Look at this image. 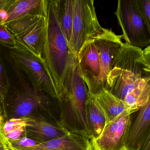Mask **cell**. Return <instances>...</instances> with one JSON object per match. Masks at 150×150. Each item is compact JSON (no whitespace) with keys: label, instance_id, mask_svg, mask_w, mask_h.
I'll use <instances>...</instances> for the list:
<instances>
[{"label":"cell","instance_id":"1","mask_svg":"<svg viewBox=\"0 0 150 150\" xmlns=\"http://www.w3.org/2000/svg\"><path fill=\"white\" fill-rule=\"evenodd\" d=\"M40 9L45 19L42 64L53 84L59 100L64 89L70 64L77 54L71 52L62 30L57 0H42Z\"/></svg>","mask_w":150,"mask_h":150},{"label":"cell","instance_id":"2","mask_svg":"<svg viewBox=\"0 0 150 150\" xmlns=\"http://www.w3.org/2000/svg\"><path fill=\"white\" fill-rule=\"evenodd\" d=\"M122 38L112 30L103 28L79 50L77 56L81 74L92 94L107 88V77L123 44Z\"/></svg>","mask_w":150,"mask_h":150},{"label":"cell","instance_id":"3","mask_svg":"<svg viewBox=\"0 0 150 150\" xmlns=\"http://www.w3.org/2000/svg\"><path fill=\"white\" fill-rule=\"evenodd\" d=\"M150 84V46L144 50L123 44L107 77L106 89L124 101L126 96Z\"/></svg>","mask_w":150,"mask_h":150},{"label":"cell","instance_id":"4","mask_svg":"<svg viewBox=\"0 0 150 150\" xmlns=\"http://www.w3.org/2000/svg\"><path fill=\"white\" fill-rule=\"evenodd\" d=\"M88 90L80 70L77 55L68 69L64 89L58 100L62 128L69 133L93 139L86 114Z\"/></svg>","mask_w":150,"mask_h":150},{"label":"cell","instance_id":"5","mask_svg":"<svg viewBox=\"0 0 150 150\" xmlns=\"http://www.w3.org/2000/svg\"><path fill=\"white\" fill-rule=\"evenodd\" d=\"M126 43L143 48L150 43V26L141 16L136 0H118L115 13Z\"/></svg>","mask_w":150,"mask_h":150},{"label":"cell","instance_id":"6","mask_svg":"<svg viewBox=\"0 0 150 150\" xmlns=\"http://www.w3.org/2000/svg\"><path fill=\"white\" fill-rule=\"evenodd\" d=\"M74 16L71 36L69 43L71 52L78 54L83 45L103 30L98 21L93 0H73Z\"/></svg>","mask_w":150,"mask_h":150},{"label":"cell","instance_id":"7","mask_svg":"<svg viewBox=\"0 0 150 150\" xmlns=\"http://www.w3.org/2000/svg\"><path fill=\"white\" fill-rule=\"evenodd\" d=\"M10 57L18 69L23 72L36 92L46 93L58 100L53 84L42 64L35 58L16 50H11Z\"/></svg>","mask_w":150,"mask_h":150},{"label":"cell","instance_id":"8","mask_svg":"<svg viewBox=\"0 0 150 150\" xmlns=\"http://www.w3.org/2000/svg\"><path fill=\"white\" fill-rule=\"evenodd\" d=\"M131 114L129 111L124 112L105 125L100 136L91 140L93 150H127Z\"/></svg>","mask_w":150,"mask_h":150},{"label":"cell","instance_id":"9","mask_svg":"<svg viewBox=\"0 0 150 150\" xmlns=\"http://www.w3.org/2000/svg\"><path fill=\"white\" fill-rule=\"evenodd\" d=\"M45 25V19L42 13V17L38 21L24 32L14 36L16 50L35 58L42 64Z\"/></svg>","mask_w":150,"mask_h":150},{"label":"cell","instance_id":"10","mask_svg":"<svg viewBox=\"0 0 150 150\" xmlns=\"http://www.w3.org/2000/svg\"><path fill=\"white\" fill-rule=\"evenodd\" d=\"M139 112L131 125L127 139V150H136L150 135V101L139 109Z\"/></svg>","mask_w":150,"mask_h":150},{"label":"cell","instance_id":"11","mask_svg":"<svg viewBox=\"0 0 150 150\" xmlns=\"http://www.w3.org/2000/svg\"><path fill=\"white\" fill-rule=\"evenodd\" d=\"M23 150H93L91 140L80 134L70 133Z\"/></svg>","mask_w":150,"mask_h":150},{"label":"cell","instance_id":"12","mask_svg":"<svg viewBox=\"0 0 150 150\" xmlns=\"http://www.w3.org/2000/svg\"><path fill=\"white\" fill-rule=\"evenodd\" d=\"M25 130L27 137L40 143L63 137L70 133L54 123L32 118Z\"/></svg>","mask_w":150,"mask_h":150},{"label":"cell","instance_id":"13","mask_svg":"<svg viewBox=\"0 0 150 150\" xmlns=\"http://www.w3.org/2000/svg\"><path fill=\"white\" fill-rule=\"evenodd\" d=\"M94 96L104 112L106 124L124 112L129 111L133 113L139 110L138 109L129 107L124 101L118 99L105 88Z\"/></svg>","mask_w":150,"mask_h":150},{"label":"cell","instance_id":"14","mask_svg":"<svg viewBox=\"0 0 150 150\" xmlns=\"http://www.w3.org/2000/svg\"><path fill=\"white\" fill-rule=\"evenodd\" d=\"M48 98L34 90H29L19 94L15 99L13 109L16 117H24L38 107L48 106Z\"/></svg>","mask_w":150,"mask_h":150},{"label":"cell","instance_id":"15","mask_svg":"<svg viewBox=\"0 0 150 150\" xmlns=\"http://www.w3.org/2000/svg\"><path fill=\"white\" fill-rule=\"evenodd\" d=\"M88 122L93 139L98 137L106 124L105 115L93 95L88 92L86 103Z\"/></svg>","mask_w":150,"mask_h":150},{"label":"cell","instance_id":"16","mask_svg":"<svg viewBox=\"0 0 150 150\" xmlns=\"http://www.w3.org/2000/svg\"><path fill=\"white\" fill-rule=\"evenodd\" d=\"M42 0H13L6 11L8 18L3 25L39 11Z\"/></svg>","mask_w":150,"mask_h":150},{"label":"cell","instance_id":"17","mask_svg":"<svg viewBox=\"0 0 150 150\" xmlns=\"http://www.w3.org/2000/svg\"><path fill=\"white\" fill-rule=\"evenodd\" d=\"M57 3L60 24L69 45L73 21V0H57Z\"/></svg>","mask_w":150,"mask_h":150},{"label":"cell","instance_id":"18","mask_svg":"<svg viewBox=\"0 0 150 150\" xmlns=\"http://www.w3.org/2000/svg\"><path fill=\"white\" fill-rule=\"evenodd\" d=\"M42 17L41 9L35 13L9 23L5 25L8 31L14 36L17 35L27 30Z\"/></svg>","mask_w":150,"mask_h":150},{"label":"cell","instance_id":"19","mask_svg":"<svg viewBox=\"0 0 150 150\" xmlns=\"http://www.w3.org/2000/svg\"><path fill=\"white\" fill-rule=\"evenodd\" d=\"M124 101L133 108L139 109L150 101V84L140 87L126 96Z\"/></svg>","mask_w":150,"mask_h":150},{"label":"cell","instance_id":"20","mask_svg":"<svg viewBox=\"0 0 150 150\" xmlns=\"http://www.w3.org/2000/svg\"><path fill=\"white\" fill-rule=\"evenodd\" d=\"M32 118L24 117L19 118H13L5 123L2 126V131L5 135L12 131L22 128H26Z\"/></svg>","mask_w":150,"mask_h":150},{"label":"cell","instance_id":"21","mask_svg":"<svg viewBox=\"0 0 150 150\" xmlns=\"http://www.w3.org/2000/svg\"><path fill=\"white\" fill-rule=\"evenodd\" d=\"M0 44L11 50L16 48L14 36L3 24H0Z\"/></svg>","mask_w":150,"mask_h":150},{"label":"cell","instance_id":"22","mask_svg":"<svg viewBox=\"0 0 150 150\" xmlns=\"http://www.w3.org/2000/svg\"><path fill=\"white\" fill-rule=\"evenodd\" d=\"M9 87V82L4 63L0 55V96L4 100Z\"/></svg>","mask_w":150,"mask_h":150},{"label":"cell","instance_id":"23","mask_svg":"<svg viewBox=\"0 0 150 150\" xmlns=\"http://www.w3.org/2000/svg\"><path fill=\"white\" fill-rule=\"evenodd\" d=\"M10 142L14 150H23L35 146L40 143L27 137H23L18 140L10 141Z\"/></svg>","mask_w":150,"mask_h":150},{"label":"cell","instance_id":"24","mask_svg":"<svg viewBox=\"0 0 150 150\" xmlns=\"http://www.w3.org/2000/svg\"><path fill=\"white\" fill-rule=\"evenodd\" d=\"M136 3L142 17L150 26V0H136Z\"/></svg>","mask_w":150,"mask_h":150},{"label":"cell","instance_id":"25","mask_svg":"<svg viewBox=\"0 0 150 150\" xmlns=\"http://www.w3.org/2000/svg\"><path fill=\"white\" fill-rule=\"evenodd\" d=\"M24 135L26 136L25 127L12 131L5 135V136L8 141L10 142L18 140L23 137H25L23 136Z\"/></svg>","mask_w":150,"mask_h":150},{"label":"cell","instance_id":"26","mask_svg":"<svg viewBox=\"0 0 150 150\" xmlns=\"http://www.w3.org/2000/svg\"><path fill=\"white\" fill-rule=\"evenodd\" d=\"M2 128L0 125V150H14L3 133Z\"/></svg>","mask_w":150,"mask_h":150},{"label":"cell","instance_id":"27","mask_svg":"<svg viewBox=\"0 0 150 150\" xmlns=\"http://www.w3.org/2000/svg\"><path fill=\"white\" fill-rule=\"evenodd\" d=\"M136 150H150V135L140 144Z\"/></svg>","mask_w":150,"mask_h":150},{"label":"cell","instance_id":"28","mask_svg":"<svg viewBox=\"0 0 150 150\" xmlns=\"http://www.w3.org/2000/svg\"><path fill=\"white\" fill-rule=\"evenodd\" d=\"M8 18V14L6 9L0 10V24H4Z\"/></svg>","mask_w":150,"mask_h":150},{"label":"cell","instance_id":"29","mask_svg":"<svg viewBox=\"0 0 150 150\" xmlns=\"http://www.w3.org/2000/svg\"><path fill=\"white\" fill-rule=\"evenodd\" d=\"M13 1V0H0V10L1 9L7 10Z\"/></svg>","mask_w":150,"mask_h":150},{"label":"cell","instance_id":"30","mask_svg":"<svg viewBox=\"0 0 150 150\" xmlns=\"http://www.w3.org/2000/svg\"><path fill=\"white\" fill-rule=\"evenodd\" d=\"M4 118H3V116H2V113L0 112V125L2 126Z\"/></svg>","mask_w":150,"mask_h":150},{"label":"cell","instance_id":"31","mask_svg":"<svg viewBox=\"0 0 150 150\" xmlns=\"http://www.w3.org/2000/svg\"><path fill=\"white\" fill-rule=\"evenodd\" d=\"M1 100H2V99H1V97L0 96V112H1L2 113V111H1Z\"/></svg>","mask_w":150,"mask_h":150},{"label":"cell","instance_id":"32","mask_svg":"<svg viewBox=\"0 0 150 150\" xmlns=\"http://www.w3.org/2000/svg\"></svg>","mask_w":150,"mask_h":150}]
</instances>
